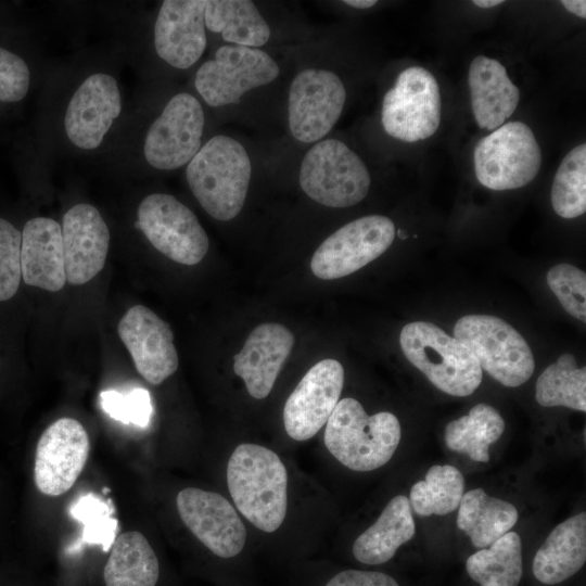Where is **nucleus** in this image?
<instances>
[{"instance_id":"1","label":"nucleus","mask_w":586,"mask_h":586,"mask_svg":"<svg viewBox=\"0 0 586 586\" xmlns=\"http://www.w3.org/2000/svg\"><path fill=\"white\" fill-rule=\"evenodd\" d=\"M230 496L241 514L266 533L283 523L288 506V473L279 456L257 444L235 447L227 464Z\"/></svg>"},{"instance_id":"2","label":"nucleus","mask_w":586,"mask_h":586,"mask_svg":"<svg viewBox=\"0 0 586 586\" xmlns=\"http://www.w3.org/2000/svg\"><path fill=\"white\" fill-rule=\"evenodd\" d=\"M324 445L344 467L367 472L386 464L402 437L399 420L388 411L367 415L352 397L336 404L326 423Z\"/></svg>"},{"instance_id":"3","label":"nucleus","mask_w":586,"mask_h":586,"mask_svg":"<svg viewBox=\"0 0 586 586\" xmlns=\"http://www.w3.org/2000/svg\"><path fill=\"white\" fill-rule=\"evenodd\" d=\"M251 161L231 137L211 138L188 163L189 187L213 218L227 221L242 209L251 180Z\"/></svg>"},{"instance_id":"4","label":"nucleus","mask_w":586,"mask_h":586,"mask_svg":"<svg viewBox=\"0 0 586 586\" xmlns=\"http://www.w3.org/2000/svg\"><path fill=\"white\" fill-rule=\"evenodd\" d=\"M399 344L406 358L448 395L469 396L482 382L483 370L472 352L431 322L406 324Z\"/></svg>"},{"instance_id":"5","label":"nucleus","mask_w":586,"mask_h":586,"mask_svg":"<svg viewBox=\"0 0 586 586\" xmlns=\"http://www.w3.org/2000/svg\"><path fill=\"white\" fill-rule=\"evenodd\" d=\"M454 334L472 352L481 369L502 385L517 387L532 377V351L505 320L489 315L463 316L456 322Z\"/></svg>"},{"instance_id":"6","label":"nucleus","mask_w":586,"mask_h":586,"mask_svg":"<svg viewBox=\"0 0 586 586\" xmlns=\"http://www.w3.org/2000/svg\"><path fill=\"white\" fill-rule=\"evenodd\" d=\"M371 183L362 160L344 142L328 139L314 144L300 168L302 190L328 207H348L362 201Z\"/></svg>"},{"instance_id":"7","label":"nucleus","mask_w":586,"mask_h":586,"mask_svg":"<svg viewBox=\"0 0 586 586\" xmlns=\"http://www.w3.org/2000/svg\"><path fill=\"white\" fill-rule=\"evenodd\" d=\"M473 160L477 181L488 189L504 191L524 187L537 176L542 152L526 124L510 122L476 143Z\"/></svg>"},{"instance_id":"8","label":"nucleus","mask_w":586,"mask_h":586,"mask_svg":"<svg viewBox=\"0 0 586 586\" xmlns=\"http://www.w3.org/2000/svg\"><path fill=\"white\" fill-rule=\"evenodd\" d=\"M381 122L385 132L404 142L433 136L440 127L442 99L431 72L410 66L400 72L382 103Z\"/></svg>"},{"instance_id":"9","label":"nucleus","mask_w":586,"mask_h":586,"mask_svg":"<svg viewBox=\"0 0 586 586\" xmlns=\"http://www.w3.org/2000/svg\"><path fill=\"white\" fill-rule=\"evenodd\" d=\"M139 230L171 260L192 266L208 251V238L196 216L176 198L165 193L145 196L138 207Z\"/></svg>"},{"instance_id":"10","label":"nucleus","mask_w":586,"mask_h":586,"mask_svg":"<svg viewBox=\"0 0 586 586\" xmlns=\"http://www.w3.org/2000/svg\"><path fill=\"white\" fill-rule=\"evenodd\" d=\"M279 75V67L265 51L229 44L203 63L195 75V88L211 106L235 103L249 90L267 85Z\"/></svg>"},{"instance_id":"11","label":"nucleus","mask_w":586,"mask_h":586,"mask_svg":"<svg viewBox=\"0 0 586 586\" xmlns=\"http://www.w3.org/2000/svg\"><path fill=\"white\" fill-rule=\"evenodd\" d=\"M395 227L382 215L353 220L316 250L310 262L314 275L322 280L348 276L381 256L393 243Z\"/></svg>"},{"instance_id":"12","label":"nucleus","mask_w":586,"mask_h":586,"mask_svg":"<svg viewBox=\"0 0 586 586\" xmlns=\"http://www.w3.org/2000/svg\"><path fill=\"white\" fill-rule=\"evenodd\" d=\"M204 112L190 93L174 95L150 126L143 145L146 162L170 170L188 164L201 149Z\"/></svg>"},{"instance_id":"13","label":"nucleus","mask_w":586,"mask_h":586,"mask_svg":"<svg viewBox=\"0 0 586 586\" xmlns=\"http://www.w3.org/2000/svg\"><path fill=\"white\" fill-rule=\"evenodd\" d=\"M345 100V87L336 74L315 68L298 73L289 92L292 136L305 143L323 138L339 120Z\"/></svg>"},{"instance_id":"14","label":"nucleus","mask_w":586,"mask_h":586,"mask_svg":"<svg viewBox=\"0 0 586 586\" xmlns=\"http://www.w3.org/2000/svg\"><path fill=\"white\" fill-rule=\"evenodd\" d=\"M90 451L84 425L61 418L41 434L35 456L34 480L43 495L60 496L72 488L82 472Z\"/></svg>"},{"instance_id":"15","label":"nucleus","mask_w":586,"mask_h":586,"mask_svg":"<svg viewBox=\"0 0 586 586\" xmlns=\"http://www.w3.org/2000/svg\"><path fill=\"white\" fill-rule=\"evenodd\" d=\"M344 384V368L335 359L314 365L288 397L283 423L288 435L298 442L315 436L334 410Z\"/></svg>"},{"instance_id":"16","label":"nucleus","mask_w":586,"mask_h":586,"mask_svg":"<svg viewBox=\"0 0 586 586\" xmlns=\"http://www.w3.org/2000/svg\"><path fill=\"white\" fill-rule=\"evenodd\" d=\"M176 504L184 525L214 555L232 558L242 551L246 528L224 496L187 487L178 493Z\"/></svg>"},{"instance_id":"17","label":"nucleus","mask_w":586,"mask_h":586,"mask_svg":"<svg viewBox=\"0 0 586 586\" xmlns=\"http://www.w3.org/2000/svg\"><path fill=\"white\" fill-rule=\"evenodd\" d=\"M117 332L137 371L151 384H161L178 369L174 333L152 309L132 306L118 322Z\"/></svg>"},{"instance_id":"18","label":"nucleus","mask_w":586,"mask_h":586,"mask_svg":"<svg viewBox=\"0 0 586 586\" xmlns=\"http://www.w3.org/2000/svg\"><path fill=\"white\" fill-rule=\"evenodd\" d=\"M122 111L115 78L95 73L87 77L71 98L64 117L69 141L79 149H97Z\"/></svg>"},{"instance_id":"19","label":"nucleus","mask_w":586,"mask_h":586,"mask_svg":"<svg viewBox=\"0 0 586 586\" xmlns=\"http://www.w3.org/2000/svg\"><path fill=\"white\" fill-rule=\"evenodd\" d=\"M61 230L66 281L87 283L104 267L110 246L107 225L94 206L80 203L64 214Z\"/></svg>"},{"instance_id":"20","label":"nucleus","mask_w":586,"mask_h":586,"mask_svg":"<svg viewBox=\"0 0 586 586\" xmlns=\"http://www.w3.org/2000/svg\"><path fill=\"white\" fill-rule=\"evenodd\" d=\"M205 0L163 1L154 25L157 55L173 67L186 69L206 48Z\"/></svg>"},{"instance_id":"21","label":"nucleus","mask_w":586,"mask_h":586,"mask_svg":"<svg viewBox=\"0 0 586 586\" xmlns=\"http://www.w3.org/2000/svg\"><path fill=\"white\" fill-rule=\"evenodd\" d=\"M293 345V333L280 323H262L253 329L233 357V371L253 398L269 395Z\"/></svg>"},{"instance_id":"22","label":"nucleus","mask_w":586,"mask_h":586,"mask_svg":"<svg viewBox=\"0 0 586 586\" xmlns=\"http://www.w3.org/2000/svg\"><path fill=\"white\" fill-rule=\"evenodd\" d=\"M22 282L50 292L60 291L65 282L61 226L48 217H34L22 230Z\"/></svg>"},{"instance_id":"23","label":"nucleus","mask_w":586,"mask_h":586,"mask_svg":"<svg viewBox=\"0 0 586 586\" xmlns=\"http://www.w3.org/2000/svg\"><path fill=\"white\" fill-rule=\"evenodd\" d=\"M468 81L477 126L487 130L499 128L514 113L520 101V90L505 66L495 59L477 55L470 64Z\"/></svg>"},{"instance_id":"24","label":"nucleus","mask_w":586,"mask_h":586,"mask_svg":"<svg viewBox=\"0 0 586 586\" xmlns=\"http://www.w3.org/2000/svg\"><path fill=\"white\" fill-rule=\"evenodd\" d=\"M586 561V513L579 512L559 523L536 551L535 578L556 585L576 574Z\"/></svg>"},{"instance_id":"25","label":"nucleus","mask_w":586,"mask_h":586,"mask_svg":"<svg viewBox=\"0 0 586 586\" xmlns=\"http://www.w3.org/2000/svg\"><path fill=\"white\" fill-rule=\"evenodd\" d=\"M415 534L416 523L409 499L405 495H396L387 502L377 521L356 538L353 555L364 564H383L395 556L402 545L411 540Z\"/></svg>"},{"instance_id":"26","label":"nucleus","mask_w":586,"mask_h":586,"mask_svg":"<svg viewBox=\"0 0 586 586\" xmlns=\"http://www.w3.org/2000/svg\"><path fill=\"white\" fill-rule=\"evenodd\" d=\"M519 520L515 506L477 487L464 493L458 507L457 526L476 548H486L511 531Z\"/></svg>"},{"instance_id":"27","label":"nucleus","mask_w":586,"mask_h":586,"mask_svg":"<svg viewBox=\"0 0 586 586\" xmlns=\"http://www.w3.org/2000/svg\"><path fill=\"white\" fill-rule=\"evenodd\" d=\"M158 559L143 534L130 531L116 537L103 570L105 586H155Z\"/></svg>"},{"instance_id":"28","label":"nucleus","mask_w":586,"mask_h":586,"mask_svg":"<svg viewBox=\"0 0 586 586\" xmlns=\"http://www.w3.org/2000/svg\"><path fill=\"white\" fill-rule=\"evenodd\" d=\"M205 26L233 44L258 48L270 37V28L254 2L209 0L204 11Z\"/></svg>"},{"instance_id":"29","label":"nucleus","mask_w":586,"mask_h":586,"mask_svg":"<svg viewBox=\"0 0 586 586\" xmlns=\"http://www.w3.org/2000/svg\"><path fill=\"white\" fill-rule=\"evenodd\" d=\"M505 431V421L499 411L487 404H477L468 415L450 421L444 433L447 447L467 455L476 462L489 460V446Z\"/></svg>"},{"instance_id":"30","label":"nucleus","mask_w":586,"mask_h":586,"mask_svg":"<svg viewBox=\"0 0 586 586\" xmlns=\"http://www.w3.org/2000/svg\"><path fill=\"white\" fill-rule=\"evenodd\" d=\"M522 542L510 531L466 562L469 576L481 586H518L522 573Z\"/></svg>"},{"instance_id":"31","label":"nucleus","mask_w":586,"mask_h":586,"mask_svg":"<svg viewBox=\"0 0 586 586\" xmlns=\"http://www.w3.org/2000/svg\"><path fill=\"white\" fill-rule=\"evenodd\" d=\"M463 494L462 473L451 464H434L410 488L409 504L418 515H445L458 509Z\"/></svg>"},{"instance_id":"32","label":"nucleus","mask_w":586,"mask_h":586,"mask_svg":"<svg viewBox=\"0 0 586 586\" xmlns=\"http://www.w3.org/2000/svg\"><path fill=\"white\" fill-rule=\"evenodd\" d=\"M536 402L544 407L562 406L586 411V369L578 368L573 354L565 353L538 377Z\"/></svg>"},{"instance_id":"33","label":"nucleus","mask_w":586,"mask_h":586,"mask_svg":"<svg viewBox=\"0 0 586 586\" xmlns=\"http://www.w3.org/2000/svg\"><path fill=\"white\" fill-rule=\"evenodd\" d=\"M551 204L562 218L572 219L586 211V144L572 149L562 160L551 187Z\"/></svg>"},{"instance_id":"34","label":"nucleus","mask_w":586,"mask_h":586,"mask_svg":"<svg viewBox=\"0 0 586 586\" xmlns=\"http://www.w3.org/2000/svg\"><path fill=\"white\" fill-rule=\"evenodd\" d=\"M114 512L112 499L104 501L92 493L80 496L69 509L72 517L84 524L81 539L76 547L95 544L101 545L103 551H109L118 532V521L112 517Z\"/></svg>"},{"instance_id":"35","label":"nucleus","mask_w":586,"mask_h":586,"mask_svg":"<svg viewBox=\"0 0 586 586\" xmlns=\"http://www.w3.org/2000/svg\"><path fill=\"white\" fill-rule=\"evenodd\" d=\"M549 289L564 310L574 318L586 321V273L569 264H558L546 276Z\"/></svg>"},{"instance_id":"36","label":"nucleus","mask_w":586,"mask_h":586,"mask_svg":"<svg viewBox=\"0 0 586 586\" xmlns=\"http://www.w3.org/2000/svg\"><path fill=\"white\" fill-rule=\"evenodd\" d=\"M101 408L114 420L144 429L149 425L153 406L148 390L136 387L128 393L105 390L100 393Z\"/></svg>"},{"instance_id":"37","label":"nucleus","mask_w":586,"mask_h":586,"mask_svg":"<svg viewBox=\"0 0 586 586\" xmlns=\"http://www.w3.org/2000/svg\"><path fill=\"white\" fill-rule=\"evenodd\" d=\"M22 231L0 217V303L15 297L22 283Z\"/></svg>"},{"instance_id":"38","label":"nucleus","mask_w":586,"mask_h":586,"mask_svg":"<svg viewBox=\"0 0 586 586\" xmlns=\"http://www.w3.org/2000/svg\"><path fill=\"white\" fill-rule=\"evenodd\" d=\"M30 82L26 62L0 47V101L18 102L25 98Z\"/></svg>"},{"instance_id":"39","label":"nucleus","mask_w":586,"mask_h":586,"mask_svg":"<svg viewBox=\"0 0 586 586\" xmlns=\"http://www.w3.org/2000/svg\"><path fill=\"white\" fill-rule=\"evenodd\" d=\"M324 586H399V584L382 572L345 570L335 574Z\"/></svg>"},{"instance_id":"40","label":"nucleus","mask_w":586,"mask_h":586,"mask_svg":"<svg viewBox=\"0 0 586 586\" xmlns=\"http://www.w3.org/2000/svg\"><path fill=\"white\" fill-rule=\"evenodd\" d=\"M563 7L570 12L581 18L586 17V1L584 0H563L561 1Z\"/></svg>"},{"instance_id":"41","label":"nucleus","mask_w":586,"mask_h":586,"mask_svg":"<svg viewBox=\"0 0 586 586\" xmlns=\"http://www.w3.org/2000/svg\"><path fill=\"white\" fill-rule=\"evenodd\" d=\"M343 2L349 7L361 10L371 8L377 3L375 0H345Z\"/></svg>"},{"instance_id":"42","label":"nucleus","mask_w":586,"mask_h":586,"mask_svg":"<svg viewBox=\"0 0 586 586\" xmlns=\"http://www.w3.org/2000/svg\"><path fill=\"white\" fill-rule=\"evenodd\" d=\"M502 0H474L473 3L483 9H488L501 4Z\"/></svg>"},{"instance_id":"43","label":"nucleus","mask_w":586,"mask_h":586,"mask_svg":"<svg viewBox=\"0 0 586 586\" xmlns=\"http://www.w3.org/2000/svg\"><path fill=\"white\" fill-rule=\"evenodd\" d=\"M102 492H103L104 495H106L107 493L111 492V489L109 487H104Z\"/></svg>"},{"instance_id":"44","label":"nucleus","mask_w":586,"mask_h":586,"mask_svg":"<svg viewBox=\"0 0 586 586\" xmlns=\"http://www.w3.org/2000/svg\"><path fill=\"white\" fill-rule=\"evenodd\" d=\"M0 366H1V359H0Z\"/></svg>"}]
</instances>
